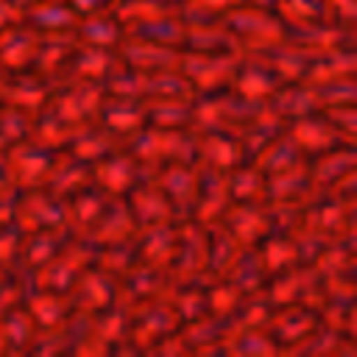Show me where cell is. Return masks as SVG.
<instances>
[{
    "label": "cell",
    "instance_id": "obj_1",
    "mask_svg": "<svg viewBox=\"0 0 357 357\" xmlns=\"http://www.w3.org/2000/svg\"><path fill=\"white\" fill-rule=\"evenodd\" d=\"M234 39H245V42H254V47H265V45H273L279 39H284V28L279 20L268 17V8H237L229 14V25Z\"/></svg>",
    "mask_w": 357,
    "mask_h": 357
},
{
    "label": "cell",
    "instance_id": "obj_2",
    "mask_svg": "<svg viewBox=\"0 0 357 357\" xmlns=\"http://www.w3.org/2000/svg\"><path fill=\"white\" fill-rule=\"evenodd\" d=\"M120 56H123L126 64H131L142 73L173 70V64H178V53L170 45H159L153 39H139V36H134V42H128Z\"/></svg>",
    "mask_w": 357,
    "mask_h": 357
},
{
    "label": "cell",
    "instance_id": "obj_3",
    "mask_svg": "<svg viewBox=\"0 0 357 357\" xmlns=\"http://www.w3.org/2000/svg\"><path fill=\"white\" fill-rule=\"evenodd\" d=\"M22 17L28 20V25L33 31H45V33H64V31L75 28V22H78V14L67 3H59V0H42V3L25 8Z\"/></svg>",
    "mask_w": 357,
    "mask_h": 357
},
{
    "label": "cell",
    "instance_id": "obj_4",
    "mask_svg": "<svg viewBox=\"0 0 357 357\" xmlns=\"http://www.w3.org/2000/svg\"><path fill=\"white\" fill-rule=\"evenodd\" d=\"M39 39L33 28H14L8 25L0 33V67L8 64V70H20L22 64H31L36 59Z\"/></svg>",
    "mask_w": 357,
    "mask_h": 357
},
{
    "label": "cell",
    "instance_id": "obj_5",
    "mask_svg": "<svg viewBox=\"0 0 357 357\" xmlns=\"http://www.w3.org/2000/svg\"><path fill=\"white\" fill-rule=\"evenodd\" d=\"M75 28H78V39L86 42L89 47H114V45L126 36L123 22H120L117 17H109L106 11L86 14L84 20L78 17Z\"/></svg>",
    "mask_w": 357,
    "mask_h": 357
},
{
    "label": "cell",
    "instance_id": "obj_6",
    "mask_svg": "<svg viewBox=\"0 0 357 357\" xmlns=\"http://www.w3.org/2000/svg\"><path fill=\"white\" fill-rule=\"evenodd\" d=\"M276 75H273V70L268 67V64H262L259 59L257 61H251V64H237V70H234V78H231V84H234V89L245 98V100H259V98H265V95H271L273 89H276Z\"/></svg>",
    "mask_w": 357,
    "mask_h": 357
},
{
    "label": "cell",
    "instance_id": "obj_7",
    "mask_svg": "<svg viewBox=\"0 0 357 357\" xmlns=\"http://www.w3.org/2000/svg\"><path fill=\"white\" fill-rule=\"evenodd\" d=\"M131 173H134V167H131V162L128 159H109L103 167H100V173L98 176H114V181L112 178H103L100 184L103 187H109V190H120V187H126L128 184V178H131Z\"/></svg>",
    "mask_w": 357,
    "mask_h": 357
},
{
    "label": "cell",
    "instance_id": "obj_8",
    "mask_svg": "<svg viewBox=\"0 0 357 357\" xmlns=\"http://www.w3.org/2000/svg\"><path fill=\"white\" fill-rule=\"evenodd\" d=\"M20 11H25V8H31V6H36V3H42V0H11Z\"/></svg>",
    "mask_w": 357,
    "mask_h": 357
}]
</instances>
